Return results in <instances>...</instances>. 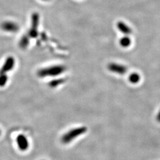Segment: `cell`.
<instances>
[{"label": "cell", "instance_id": "12", "mask_svg": "<svg viewBox=\"0 0 160 160\" xmlns=\"http://www.w3.org/2000/svg\"><path fill=\"white\" fill-rule=\"evenodd\" d=\"M65 82V80L62 79V78H59V79H56V80H52L51 81L49 84V85L51 87H58L62 84H63V82Z\"/></svg>", "mask_w": 160, "mask_h": 160}, {"label": "cell", "instance_id": "15", "mask_svg": "<svg viewBox=\"0 0 160 160\" xmlns=\"http://www.w3.org/2000/svg\"><path fill=\"white\" fill-rule=\"evenodd\" d=\"M41 1H49V0H41Z\"/></svg>", "mask_w": 160, "mask_h": 160}, {"label": "cell", "instance_id": "8", "mask_svg": "<svg viewBox=\"0 0 160 160\" xmlns=\"http://www.w3.org/2000/svg\"><path fill=\"white\" fill-rule=\"evenodd\" d=\"M117 28L120 32L125 35L129 36L132 33V29L125 22L120 21L117 23L116 24Z\"/></svg>", "mask_w": 160, "mask_h": 160}, {"label": "cell", "instance_id": "14", "mask_svg": "<svg viewBox=\"0 0 160 160\" xmlns=\"http://www.w3.org/2000/svg\"><path fill=\"white\" fill-rule=\"evenodd\" d=\"M157 120H158L159 122H160V110L159 111V112H158V114H157Z\"/></svg>", "mask_w": 160, "mask_h": 160}, {"label": "cell", "instance_id": "16", "mask_svg": "<svg viewBox=\"0 0 160 160\" xmlns=\"http://www.w3.org/2000/svg\"><path fill=\"white\" fill-rule=\"evenodd\" d=\"M1 135V129H0V135Z\"/></svg>", "mask_w": 160, "mask_h": 160}, {"label": "cell", "instance_id": "6", "mask_svg": "<svg viewBox=\"0 0 160 160\" xmlns=\"http://www.w3.org/2000/svg\"><path fill=\"white\" fill-rule=\"evenodd\" d=\"M108 69L111 72L118 74H124L128 71L126 66L117 63H109Z\"/></svg>", "mask_w": 160, "mask_h": 160}, {"label": "cell", "instance_id": "7", "mask_svg": "<svg viewBox=\"0 0 160 160\" xmlns=\"http://www.w3.org/2000/svg\"><path fill=\"white\" fill-rule=\"evenodd\" d=\"M16 142L18 148L22 151H25L29 148V141L27 137L24 135L20 134L17 136Z\"/></svg>", "mask_w": 160, "mask_h": 160}, {"label": "cell", "instance_id": "10", "mask_svg": "<svg viewBox=\"0 0 160 160\" xmlns=\"http://www.w3.org/2000/svg\"><path fill=\"white\" fill-rule=\"evenodd\" d=\"M119 44L122 47L126 48L131 45L132 40L129 36L125 35L123 37L121 38L119 40Z\"/></svg>", "mask_w": 160, "mask_h": 160}, {"label": "cell", "instance_id": "3", "mask_svg": "<svg viewBox=\"0 0 160 160\" xmlns=\"http://www.w3.org/2000/svg\"><path fill=\"white\" fill-rule=\"evenodd\" d=\"M40 17L38 12H33L32 15L31 27L27 33L30 39L36 38L38 35V27L39 25Z\"/></svg>", "mask_w": 160, "mask_h": 160}, {"label": "cell", "instance_id": "9", "mask_svg": "<svg viewBox=\"0 0 160 160\" xmlns=\"http://www.w3.org/2000/svg\"><path fill=\"white\" fill-rule=\"evenodd\" d=\"M30 38H29V36L28 34H24L23 36H22L20 40L19 41V44L18 45L20 48L22 49H26L30 44Z\"/></svg>", "mask_w": 160, "mask_h": 160}, {"label": "cell", "instance_id": "5", "mask_svg": "<svg viewBox=\"0 0 160 160\" xmlns=\"http://www.w3.org/2000/svg\"><path fill=\"white\" fill-rule=\"evenodd\" d=\"M16 63V61L14 58L12 57H8L2 65L1 68L0 69V74H7V72L11 71L14 68Z\"/></svg>", "mask_w": 160, "mask_h": 160}, {"label": "cell", "instance_id": "4", "mask_svg": "<svg viewBox=\"0 0 160 160\" xmlns=\"http://www.w3.org/2000/svg\"><path fill=\"white\" fill-rule=\"evenodd\" d=\"M1 29L7 33H16L19 30V26L17 23L10 21L7 20L3 22L1 24Z\"/></svg>", "mask_w": 160, "mask_h": 160}, {"label": "cell", "instance_id": "11", "mask_svg": "<svg viewBox=\"0 0 160 160\" xmlns=\"http://www.w3.org/2000/svg\"><path fill=\"white\" fill-rule=\"evenodd\" d=\"M140 79H141L140 75L136 72L132 73L130 75V76L129 77V81L132 84H137L140 81Z\"/></svg>", "mask_w": 160, "mask_h": 160}, {"label": "cell", "instance_id": "13", "mask_svg": "<svg viewBox=\"0 0 160 160\" xmlns=\"http://www.w3.org/2000/svg\"><path fill=\"white\" fill-rule=\"evenodd\" d=\"M8 76L6 74H0V87H3L6 86L8 81Z\"/></svg>", "mask_w": 160, "mask_h": 160}, {"label": "cell", "instance_id": "1", "mask_svg": "<svg viewBox=\"0 0 160 160\" xmlns=\"http://www.w3.org/2000/svg\"><path fill=\"white\" fill-rule=\"evenodd\" d=\"M66 71L65 66L62 65H55L38 70L37 74L40 78L57 77L63 74Z\"/></svg>", "mask_w": 160, "mask_h": 160}, {"label": "cell", "instance_id": "2", "mask_svg": "<svg viewBox=\"0 0 160 160\" xmlns=\"http://www.w3.org/2000/svg\"><path fill=\"white\" fill-rule=\"evenodd\" d=\"M87 131V128L86 126H81L72 129L63 135L61 138V141L64 144H68L76 138L86 133Z\"/></svg>", "mask_w": 160, "mask_h": 160}]
</instances>
